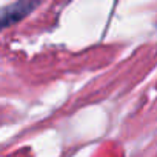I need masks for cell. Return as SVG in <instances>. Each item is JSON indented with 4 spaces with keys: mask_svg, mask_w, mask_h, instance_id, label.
Listing matches in <instances>:
<instances>
[{
    "mask_svg": "<svg viewBox=\"0 0 157 157\" xmlns=\"http://www.w3.org/2000/svg\"><path fill=\"white\" fill-rule=\"evenodd\" d=\"M43 0H19V2L0 8V31L6 26H11L26 17L36 6H39Z\"/></svg>",
    "mask_w": 157,
    "mask_h": 157,
    "instance_id": "obj_1",
    "label": "cell"
}]
</instances>
